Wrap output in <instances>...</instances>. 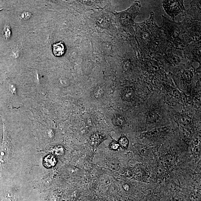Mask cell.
<instances>
[{"mask_svg": "<svg viewBox=\"0 0 201 201\" xmlns=\"http://www.w3.org/2000/svg\"><path fill=\"white\" fill-rule=\"evenodd\" d=\"M163 6L167 13L173 19L179 13L185 11L183 1H164Z\"/></svg>", "mask_w": 201, "mask_h": 201, "instance_id": "obj_1", "label": "cell"}, {"mask_svg": "<svg viewBox=\"0 0 201 201\" xmlns=\"http://www.w3.org/2000/svg\"><path fill=\"white\" fill-rule=\"evenodd\" d=\"M106 136L104 134L95 133L91 135L90 139V143L91 145L94 147L98 146L105 139Z\"/></svg>", "mask_w": 201, "mask_h": 201, "instance_id": "obj_2", "label": "cell"}, {"mask_svg": "<svg viewBox=\"0 0 201 201\" xmlns=\"http://www.w3.org/2000/svg\"><path fill=\"white\" fill-rule=\"evenodd\" d=\"M53 52L54 55L57 57L61 56L63 55L65 51V47L62 42L54 44L53 45Z\"/></svg>", "mask_w": 201, "mask_h": 201, "instance_id": "obj_3", "label": "cell"}, {"mask_svg": "<svg viewBox=\"0 0 201 201\" xmlns=\"http://www.w3.org/2000/svg\"><path fill=\"white\" fill-rule=\"evenodd\" d=\"M166 129L165 128H155L146 133L144 136L148 138H154L158 137L165 132Z\"/></svg>", "mask_w": 201, "mask_h": 201, "instance_id": "obj_4", "label": "cell"}, {"mask_svg": "<svg viewBox=\"0 0 201 201\" xmlns=\"http://www.w3.org/2000/svg\"><path fill=\"white\" fill-rule=\"evenodd\" d=\"M177 157L173 154H167L164 158V162L167 165L173 166L176 164Z\"/></svg>", "mask_w": 201, "mask_h": 201, "instance_id": "obj_5", "label": "cell"}, {"mask_svg": "<svg viewBox=\"0 0 201 201\" xmlns=\"http://www.w3.org/2000/svg\"><path fill=\"white\" fill-rule=\"evenodd\" d=\"M57 160L54 155L50 154L47 156L44 160V164L47 168H51L56 164Z\"/></svg>", "mask_w": 201, "mask_h": 201, "instance_id": "obj_6", "label": "cell"}, {"mask_svg": "<svg viewBox=\"0 0 201 201\" xmlns=\"http://www.w3.org/2000/svg\"><path fill=\"white\" fill-rule=\"evenodd\" d=\"M112 122L116 126L122 127L125 124V120L122 116L120 115H116L113 117Z\"/></svg>", "mask_w": 201, "mask_h": 201, "instance_id": "obj_7", "label": "cell"}, {"mask_svg": "<svg viewBox=\"0 0 201 201\" xmlns=\"http://www.w3.org/2000/svg\"><path fill=\"white\" fill-rule=\"evenodd\" d=\"M156 173L158 178H162L167 173V169L164 165H159L156 169Z\"/></svg>", "mask_w": 201, "mask_h": 201, "instance_id": "obj_8", "label": "cell"}, {"mask_svg": "<svg viewBox=\"0 0 201 201\" xmlns=\"http://www.w3.org/2000/svg\"><path fill=\"white\" fill-rule=\"evenodd\" d=\"M178 122L183 125H187L191 122V118L185 114H181L178 116Z\"/></svg>", "mask_w": 201, "mask_h": 201, "instance_id": "obj_9", "label": "cell"}, {"mask_svg": "<svg viewBox=\"0 0 201 201\" xmlns=\"http://www.w3.org/2000/svg\"><path fill=\"white\" fill-rule=\"evenodd\" d=\"M118 143L120 146L123 149H127L128 147V140L125 136H121L119 139Z\"/></svg>", "mask_w": 201, "mask_h": 201, "instance_id": "obj_10", "label": "cell"}, {"mask_svg": "<svg viewBox=\"0 0 201 201\" xmlns=\"http://www.w3.org/2000/svg\"><path fill=\"white\" fill-rule=\"evenodd\" d=\"M133 96V91L131 89H127L123 93V98L126 101L130 100Z\"/></svg>", "mask_w": 201, "mask_h": 201, "instance_id": "obj_11", "label": "cell"}, {"mask_svg": "<svg viewBox=\"0 0 201 201\" xmlns=\"http://www.w3.org/2000/svg\"><path fill=\"white\" fill-rule=\"evenodd\" d=\"M104 94V90L101 88L97 89L93 92V95L94 98L97 99L102 98Z\"/></svg>", "mask_w": 201, "mask_h": 201, "instance_id": "obj_12", "label": "cell"}, {"mask_svg": "<svg viewBox=\"0 0 201 201\" xmlns=\"http://www.w3.org/2000/svg\"><path fill=\"white\" fill-rule=\"evenodd\" d=\"M2 34L4 39H9L11 36V31L10 27L9 26L7 25L5 27L3 31Z\"/></svg>", "mask_w": 201, "mask_h": 201, "instance_id": "obj_13", "label": "cell"}, {"mask_svg": "<svg viewBox=\"0 0 201 201\" xmlns=\"http://www.w3.org/2000/svg\"><path fill=\"white\" fill-rule=\"evenodd\" d=\"M119 146L120 145L118 142L115 141H113L111 142L110 145H109V147H110L111 150H118Z\"/></svg>", "mask_w": 201, "mask_h": 201, "instance_id": "obj_14", "label": "cell"}, {"mask_svg": "<svg viewBox=\"0 0 201 201\" xmlns=\"http://www.w3.org/2000/svg\"><path fill=\"white\" fill-rule=\"evenodd\" d=\"M169 92H170L171 95L175 98H179L181 95L180 92L177 90L175 89L174 88L171 89L169 91Z\"/></svg>", "mask_w": 201, "mask_h": 201, "instance_id": "obj_15", "label": "cell"}, {"mask_svg": "<svg viewBox=\"0 0 201 201\" xmlns=\"http://www.w3.org/2000/svg\"><path fill=\"white\" fill-rule=\"evenodd\" d=\"M184 77L187 79H190L192 77V73L189 71H186L183 74Z\"/></svg>", "mask_w": 201, "mask_h": 201, "instance_id": "obj_16", "label": "cell"}, {"mask_svg": "<svg viewBox=\"0 0 201 201\" xmlns=\"http://www.w3.org/2000/svg\"><path fill=\"white\" fill-rule=\"evenodd\" d=\"M56 154L57 155H61L63 153V148L62 147H57L56 149Z\"/></svg>", "mask_w": 201, "mask_h": 201, "instance_id": "obj_17", "label": "cell"}, {"mask_svg": "<svg viewBox=\"0 0 201 201\" xmlns=\"http://www.w3.org/2000/svg\"><path fill=\"white\" fill-rule=\"evenodd\" d=\"M200 146H196L194 150V152L196 154H199L200 153Z\"/></svg>", "mask_w": 201, "mask_h": 201, "instance_id": "obj_18", "label": "cell"}, {"mask_svg": "<svg viewBox=\"0 0 201 201\" xmlns=\"http://www.w3.org/2000/svg\"><path fill=\"white\" fill-rule=\"evenodd\" d=\"M1 201H12L9 198H5L2 200Z\"/></svg>", "mask_w": 201, "mask_h": 201, "instance_id": "obj_19", "label": "cell"}]
</instances>
